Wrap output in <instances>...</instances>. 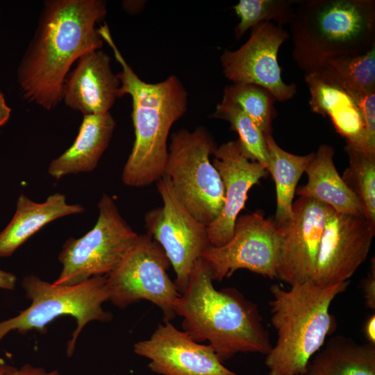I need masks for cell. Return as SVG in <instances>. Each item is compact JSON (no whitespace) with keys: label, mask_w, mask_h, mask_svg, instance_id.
I'll use <instances>...</instances> for the list:
<instances>
[{"label":"cell","mask_w":375,"mask_h":375,"mask_svg":"<svg viewBox=\"0 0 375 375\" xmlns=\"http://www.w3.org/2000/svg\"><path fill=\"white\" fill-rule=\"evenodd\" d=\"M305 82L309 89L311 110L329 117L347 144L372 152L367 148L359 108L349 92L335 81L319 72L306 74Z\"/></svg>","instance_id":"obj_18"},{"label":"cell","mask_w":375,"mask_h":375,"mask_svg":"<svg viewBox=\"0 0 375 375\" xmlns=\"http://www.w3.org/2000/svg\"><path fill=\"white\" fill-rule=\"evenodd\" d=\"M11 109L8 106L4 96L0 91V126L10 118Z\"/></svg>","instance_id":"obj_34"},{"label":"cell","mask_w":375,"mask_h":375,"mask_svg":"<svg viewBox=\"0 0 375 375\" xmlns=\"http://www.w3.org/2000/svg\"><path fill=\"white\" fill-rule=\"evenodd\" d=\"M349 165L342 176L358 199L364 217L375 227V153L347 144Z\"/></svg>","instance_id":"obj_25"},{"label":"cell","mask_w":375,"mask_h":375,"mask_svg":"<svg viewBox=\"0 0 375 375\" xmlns=\"http://www.w3.org/2000/svg\"><path fill=\"white\" fill-rule=\"evenodd\" d=\"M174 312L183 317L184 331L197 342L208 341L222 362L239 353L266 356L272 347L257 306L235 288L217 290L201 257L175 302Z\"/></svg>","instance_id":"obj_2"},{"label":"cell","mask_w":375,"mask_h":375,"mask_svg":"<svg viewBox=\"0 0 375 375\" xmlns=\"http://www.w3.org/2000/svg\"><path fill=\"white\" fill-rule=\"evenodd\" d=\"M170 262L162 248L148 233L139 235L124 258L106 276L109 300L124 308L147 300L162 312L164 322L176 316L174 304L181 295L167 271Z\"/></svg>","instance_id":"obj_9"},{"label":"cell","mask_w":375,"mask_h":375,"mask_svg":"<svg viewBox=\"0 0 375 375\" xmlns=\"http://www.w3.org/2000/svg\"><path fill=\"white\" fill-rule=\"evenodd\" d=\"M222 101L233 103L244 111L264 136L272 134L276 116L274 97L265 88L249 83H233L224 90Z\"/></svg>","instance_id":"obj_26"},{"label":"cell","mask_w":375,"mask_h":375,"mask_svg":"<svg viewBox=\"0 0 375 375\" xmlns=\"http://www.w3.org/2000/svg\"><path fill=\"white\" fill-rule=\"evenodd\" d=\"M314 72L333 79L345 90H375V45L362 53L328 58Z\"/></svg>","instance_id":"obj_24"},{"label":"cell","mask_w":375,"mask_h":375,"mask_svg":"<svg viewBox=\"0 0 375 375\" xmlns=\"http://www.w3.org/2000/svg\"><path fill=\"white\" fill-rule=\"evenodd\" d=\"M163 205L144 216L147 233L165 251L176 274L175 283L183 293L196 261L210 247L207 226L186 209L167 176L157 181Z\"/></svg>","instance_id":"obj_10"},{"label":"cell","mask_w":375,"mask_h":375,"mask_svg":"<svg viewBox=\"0 0 375 375\" xmlns=\"http://www.w3.org/2000/svg\"><path fill=\"white\" fill-rule=\"evenodd\" d=\"M98 31L122 67L117 74L119 97L128 94L132 100L135 141L123 169L122 181L131 187H145L164 176L169 133L187 110L188 93L174 75L157 83L140 78L118 49L108 24L100 26Z\"/></svg>","instance_id":"obj_3"},{"label":"cell","mask_w":375,"mask_h":375,"mask_svg":"<svg viewBox=\"0 0 375 375\" xmlns=\"http://www.w3.org/2000/svg\"><path fill=\"white\" fill-rule=\"evenodd\" d=\"M150 360L149 368L162 375H238L223 365L209 344H201L170 322L158 324L148 340L133 346Z\"/></svg>","instance_id":"obj_15"},{"label":"cell","mask_w":375,"mask_h":375,"mask_svg":"<svg viewBox=\"0 0 375 375\" xmlns=\"http://www.w3.org/2000/svg\"><path fill=\"white\" fill-rule=\"evenodd\" d=\"M212 117L228 121L231 129L238 134V141L243 155L258 162L267 169L268 156L263 133L251 118L236 105L221 101Z\"/></svg>","instance_id":"obj_27"},{"label":"cell","mask_w":375,"mask_h":375,"mask_svg":"<svg viewBox=\"0 0 375 375\" xmlns=\"http://www.w3.org/2000/svg\"><path fill=\"white\" fill-rule=\"evenodd\" d=\"M116 123L110 112L83 115L74 143L53 159L48 173L56 179L93 171L108 147Z\"/></svg>","instance_id":"obj_19"},{"label":"cell","mask_w":375,"mask_h":375,"mask_svg":"<svg viewBox=\"0 0 375 375\" xmlns=\"http://www.w3.org/2000/svg\"><path fill=\"white\" fill-rule=\"evenodd\" d=\"M289 33L274 22L261 23L251 29L248 40L235 51H226L220 58L224 76L233 83H249L267 90L279 101L292 99L297 85L281 78L278 53Z\"/></svg>","instance_id":"obj_13"},{"label":"cell","mask_w":375,"mask_h":375,"mask_svg":"<svg viewBox=\"0 0 375 375\" xmlns=\"http://www.w3.org/2000/svg\"><path fill=\"white\" fill-rule=\"evenodd\" d=\"M364 333L369 343L375 345V315L373 313L367 319Z\"/></svg>","instance_id":"obj_33"},{"label":"cell","mask_w":375,"mask_h":375,"mask_svg":"<svg viewBox=\"0 0 375 375\" xmlns=\"http://www.w3.org/2000/svg\"><path fill=\"white\" fill-rule=\"evenodd\" d=\"M22 285L31 303L19 315L0 321V341L12 331L22 334L31 330L43 333L56 318L71 316L76 322V328L67 344V355L70 357L85 326L93 321L108 322L112 319V313L102 307L109 300L106 276H94L72 285H56L29 275L23 278Z\"/></svg>","instance_id":"obj_6"},{"label":"cell","mask_w":375,"mask_h":375,"mask_svg":"<svg viewBox=\"0 0 375 375\" xmlns=\"http://www.w3.org/2000/svg\"><path fill=\"white\" fill-rule=\"evenodd\" d=\"M334 154L333 147L321 144L305 170L307 183L298 188L295 192L299 197L325 203L337 212L364 216L358 199L335 168Z\"/></svg>","instance_id":"obj_21"},{"label":"cell","mask_w":375,"mask_h":375,"mask_svg":"<svg viewBox=\"0 0 375 375\" xmlns=\"http://www.w3.org/2000/svg\"><path fill=\"white\" fill-rule=\"evenodd\" d=\"M349 284L321 287L308 281L288 290L271 286V322L277 337L265 360L269 375L305 374L312 357L335 329L330 307Z\"/></svg>","instance_id":"obj_4"},{"label":"cell","mask_w":375,"mask_h":375,"mask_svg":"<svg viewBox=\"0 0 375 375\" xmlns=\"http://www.w3.org/2000/svg\"><path fill=\"white\" fill-rule=\"evenodd\" d=\"M314 356L304 375H375V345L369 342L336 335Z\"/></svg>","instance_id":"obj_22"},{"label":"cell","mask_w":375,"mask_h":375,"mask_svg":"<svg viewBox=\"0 0 375 375\" xmlns=\"http://www.w3.org/2000/svg\"><path fill=\"white\" fill-rule=\"evenodd\" d=\"M94 227L79 238H69L58 260L62 270L56 285H72L114 271L135 243L136 233L120 215L114 200L103 194Z\"/></svg>","instance_id":"obj_8"},{"label":"cell","mask_w":375,"mask_h":375,"mask_svg":"<svg viewBox=\"0 0 375 375\" xmlns=\"http://www.w3.org/2000/svg\"><path fill=\"white\" fill-rule=\"evenodd\" d=\"M345 90L353 97L361 113L367 148L375 152V90L362 92Z\"/></svg>","instance_id":"obj_29"},{"label":"cell","mask_w":375,"mask_h":375,"mask_svg":"<svg viewBox=\"0 0 375 375\" xmlns=\"http://www.w3.org/2000/svg\"><path fill=\"white\" fill-rule=\"evenodd\" d=\"M213 156L212 165L224 185V203L207 231L210 245L219 247L232 238L235 221L244 207L249 190L269 172L263 165L243 155L238 140L222 144L217 147Z\"/></svg>","instance_id":"obj_16"},{"label":"cell","mask_w":375,"mask_h":375,"mask_svg":"<svg viewBox=\"0 0 375 375\" xmlns=\"http://www.w3.org/2000/svg\"><path fill=\"white\" fill-rule=\"evenodd\" d=\"M365 303L367 308L375 310V262L372 260L370 271L362 283Z\"/></svg>","instance_id":"obj_30"},{"label":"cell","mask_w":375,"mask_h":375,"mask_svg":"<svg viewBox=\"0 0 375 375\" xmlns=\"http://www.w3.org/2000/svg\"><path fill=\"white\" fill-rule=\"evenodd\" d=\"M297 1L240 0L233 8L240 21L235 28L236 39H240L250 28L272 22L282 26L288 24Z\"/></svg>","instance_id":"obj_28"},{"label":"cell","mask_w":375,"mask_h":375,"mask_svg":"<svg viewBox=\"0 0 375 375\" xmlns=\"http://www.w3.org/2000/svg\"><path fill=\"white\" fill-rule=\"evenodd\" d=\"M375 235L364 216L327 206L312 282L328 287L348 281L366 260Z\"/></svg>","instance_id":"obj_12"},{"label":"cell","mask_w":375,"mask_h":375,"mask_svg":"<svg viewBox=\"0 0 375 375\" xmlns=\"http://www.w3.org/2000/svg\"><path fill=\"white\" fill-rule=\"evenodd\" d=\"M3 375H61L57 370L47 371L41 367L25 364L17 368L11 366Z\"/></svg>","instance_id":"obj_31"},{"label":"cell","mask_w":375,"mask_h":375,"mask_svg":"<svg viewBox=\"0 0 375 375\" xmlns=\"http://www.w3.org/2000/svg\"><path fill=\"white\" fill-rule=\"evenodd\" d=\"M216 149L203 128L179 130L172 136L164 173L186 209L206 226L224 203L223 183L210 160Z\"/></svg>","instance_id":"obj_7"},{"label":"cell","mask_w":375,"mask_h":375,"mask_svg":"<svg viewBox=\"0 0 375 375\" xmlns=\"http://www.w3.org/2000/svg\"><path fill=\"white\" fill-rule=\"evenodd\" d=\"M268 156L267 171L276 185V210L274 219L278 227L292 215L297 185L314 157L315 153L299 156L283 149L272 134L265 136Z\"/></svg>","instance_id":"obj_23"},{"label":"cell","mask_w":375,"mask_h":375,"mask_svg":"<svg viewBox=\"0 0 375 375\" xmlns=\"http://www.w3.org/2000/svg\"><path fill=\"white\" fill-rule=\"evenodd\" d=\"M78 203L69 204L63 194L56 192L42 203H37L24 194L17 202L11 221L0 233V258L9 257L28 238L56 219L83 212Z\"/></svg>","instance_id":"obj_20"},{"label":"cell","mask_w":375,"mask_h":375,"mask_svg":"<svg viewBox=\"0 0 375 375\" xmlns=\"http://www.w3.org/2000/svg\"><path fill=\"white\" fill-rule=\"evenodd\" d=\"M107 12L103 0H47L17 69L24 99L47 110L62 101V89L72 65L101 49L96 25Z\"/></svg>","instance_id":"obj_1"},{"label":"cell","mask_w":375,"mask_h":375,"mask_svg":"<svg viewBox=\"0 0 375 375\" xmlns=\"http://www.w3.org/2000/svg\"><path fill=\"white\" fill-rule=\"evenodd\" d=\"M11 367V365L1 364L0 365V375H3Z\"/></svg>","instance_id":"obj_35"},{"label":"cell","mask_w":375,"mask_h":375,"mask_svg":"<svg viewBox=\"0 0 375 375\" xmlns=\"http://www.w3.org/2000/svg\"><path fill=\"white\" fill-rule=\"evenodd\" d=\"M278 240L274 220L258 212L238 216L232 238L224 245L210 246L201 255L213 281H222L240 269L276 278Z\"/></svg>","instance_id":"obj_11"},{"label":"cell","mask_w":375,"mask_h":375,"mask_svg":"<svg viewBox=\"0 0 375 375\" xmlns=\"http://www.w3.org/2000/svg\"><path fill=\"white\" fill-rule=\"evenodd\" d=\"M288 24L293 59L310 74L328 58L375 45V1H297Z\"/></svg>","instance_id":"obj_5"},{"label":"cell","mask_w":375,"mask_h":375,"mask_svg":"<svg viewBox=\"0 0 375 375\" xmlns=\"http://www.w3.org/2000/svg\"><path fill=\"white\" fill-rule=\"evenodd\" d=\"M327 205L299 197L291 217L277 227L276 278L290 286L312 281Z\"/></svg>","instance_id":"obj_14"},{"label":"cell","mask_w":375,"mask_h":375,"mask_svg":"<svg viewBox=\"0 0 375 375\" xmlns=\"http://www.w3.org/2000/svg\"><path fill=\"white\" fill-rule=\"evenodd\" d=\"M17 283L15 274L0 269V288L5 290H14Z\"/></svg>","instance_id":"obj_32"},{"label":"cell","mask_w":375,"mask_h":375,"mask_svg":"<svg viewBox=\"0 0 375 375\" xmlns=\"http://www.w3.org/2000/svg\"><path fill=\"white\" fill-rule=\"evenodd\" d=\"M110 56L95 50L82 56L67 76L62 101L70 108L85 115L110 112L119 98L120 81L112 71Z\"/></svg>","instance_id":"obj_17"}]
</instances>
